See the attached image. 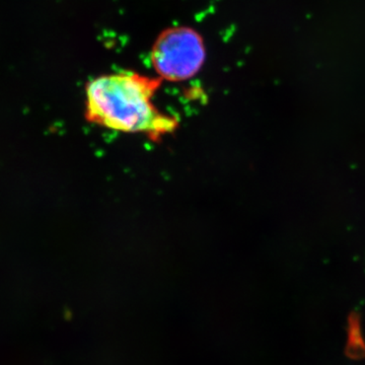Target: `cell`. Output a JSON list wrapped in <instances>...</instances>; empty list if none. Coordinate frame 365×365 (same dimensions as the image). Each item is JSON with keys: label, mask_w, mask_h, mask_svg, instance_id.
I'll return each instance as SVG.
<instances>
[{"label": "cell", "mask_w": 365, "mask_h": 365, "mask_svg": "<svg viewBox=\"0 0 365 365\" xmlns=\"http://www.w3.org/2000/svg\"><path fill=\"white\" fill-rule=\"evenodd\" d=\"M205 56L202 37L187 26L168 29L151 50V62L160 78L174 83L196 76Z\"/></svg>", "instance_id": "7a4b0ae2"}, {"label": "cell", "mask_w": 365, "mask_h": 365, "mask_svg": "<svg viewBox=\"0 0 365 365\" xmlns=\"http://www.w3.org/2000/svg\"><path fill=\"white\" fill-rule=\"evenodd\" d=\"M162 81L135 72L93 79L86 88V120L111 130L144 134L158 143L179 127L176 117L160 112L153 103Z\"/></svg>", "instance_id": "6da1fadb"}]
</instances>
